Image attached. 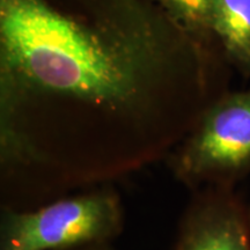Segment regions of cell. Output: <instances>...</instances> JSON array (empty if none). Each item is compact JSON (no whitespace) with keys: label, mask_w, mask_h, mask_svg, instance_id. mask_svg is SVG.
<instances>
[{"label":"cell","mask_w":250,"mask_h":250,"mask_svg":"<svg viewBox=\"0 0 250 250\" xmlns=\"http://www.w3.org/2000/svg\"><path fill=\"white\" fill-rule=\"evenodd\" d=\"M173 179L189 191L233 187L250 175V89L227 92L166 159Z\"/></svg>","instance_id":"cell-3"},{"label":"cell","mask_w":250,"mask_h":250,"mask_svg":"<svg viewBox=\"0 0 250 250\" xmlns=\"http://www.w3.org/2000/svg\"><path fill=\"white\" fill-rule=\"evenodd\" d=\"M211 30L226 57L250 76V0H213Z\"/></svg>","instance_id":"cell-5"},{"label":"cell","mask_w":250,"mask_h":250,"mask_svg":"<svg viewBox=\"0 0 250 250\" xmlns=\"http://www.w3.org/2000/svg\"><path fill=\"white\" fill-rule=\"evenodd\" d=\"M248 208H249V220H250V205H248Z\"/></svg>","instance_id":"cell-8"},{"label":"cell","mask_w":250,"mask_h":250,"mask_svg":"<svg viewBox=\"0 0 250 250\" xmlns=\"http://www.w3.org/2000/svg\"><path fill=\"white\" fill-rule=\"evenodd\" d=\"M220 64L164 0H0V208L166 160L228 92Z\"/></svg>","instance_id":"cell-1"},{"label":"cell","mask_w":250,"mask_h":250,"mask_svg":"<svg viewBox=\"0 0 250 250\" xmlns=\"http://www.w3.org/2000/svg\"><path fill=\"white\" fill-rule=\"evenodd\" d=\"M171 13L184 26L204 35H213L211 30L213 0H164Z\"/></svg>","instance_id":"cell-6"},{"label":"cell","mask_w":250,"mask_h":250,"mask_svg":"<svg viewBox=\"0 0 250 250\" xmlns=\"http://www.w3.org/2000/svg\"><path fill=\"white\" fill-rule=\"evenodd\" d=\"M67 250H118L115 243H103V245H92L85 247H78V248H72Z\"/></svg>","instance_id":"cell-7"},{"label":"cell","mask_w":250,"mask_h":250,"mask_svg":"<svg viewBox=\"0 0 250 250\" xmlns=\"http://www.w3.org/2000/svg\"><path fill=\"white\" fill-rule=\"evenodd\" d=\"M125 208L114 183L102 184L28 210L0 208V250H67L115 243Z\"/></svg>","instance_id":"cell-2"},{"label":"cell","mask_w":250,"mask_h":250,"mask_svg":"<svg viewBox=\"0 0 250 250\" xmlns=\"http://www.w3.org/2000/svg\"><path fill=\"white\" fill-rule=\"evenodd\" d=\"M175 241V250H250L248 205L233 187L191 191Z\"/></svg>","instance_id":"cell-4"}]
</instances>
